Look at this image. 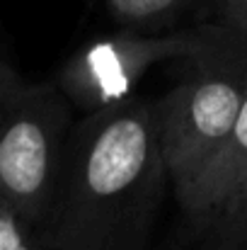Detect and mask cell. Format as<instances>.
I'll return each instance as SVG.
<instances>
[{"instance_id":"cell-1","label":"cell","mask_w":247,"mask_h":250,"mask_svg":"<svg viewBox=\"0 0 247 250\" xmlns=\"http://www.w3.org/2000/svg\"><path fill=\"white\" fill-rule=\"evenodd\" d=\"M167 182L151 102L131 95L85 112L37 236L49 250H148Z\"/></svg>"},{"instance_id":"cell-2","label":"cell","mask_w":247,"mask_h":250,"mask_svg":"<svg viewBox=\"0 0 247 250\" xmlns=\"http://www.w3.org/2000/svg\"><path fill=\"white\" fill-rule=\"evenodd\" d=\"M73 104L56 83H29L0 61V197L39 231L73 126Z\"/></svg>"},{"instance_id":"cell-3","label":"cell","mask_w":247,"mask_h":250,"mask_svg":"<svg viewBox=\"0 0 247 250\" xmlns=\"http://www.w3.org/2000/svg\"><path fill=\"white\" fill-rule=\"evenodd\" d=\"M153 104L165 170L179 197L230 134L247 95V63L228 46Z\"/></svg>"},{"instance_id":"cell-4","label":"cell","mask_w":247,"mask_h":250,"mask_svg":"<svg viewBox=\"0 0 247 250\" xmlns=\"http://www.w3.org/2000/svg\"><path fill=\"white\" fill-rule=\"evenodd\" d=\"M233 42L230 29H187L172 34L119 32L78 49L56 73L58 90L73 109L95 112L133 95L143 76L163 63L189 59L194 63L223 54Z\"/></svg>"},{"instance_id":"cell-5","label":"cell","mask_w":247,"mask_h":250,"mask_svg":"<svg viewBox=\"0 0 247 250\" xmlns=\"http://www.w3.org/2000/svg\"><path fill=\"white\" fill-rule=\"evenodd\" d=\"M247 192V95L238 119L191 185L177 197L196 224H211Z\"/></svg>"},{"instance_id":"cell-6","label":"cell","mask_w":247,"mask_h":250,"mask_svg":"<svg viewBox=\"0 0 247 250\" xmlns=\"http://www.w3.org/2000/svg\"><path fill=\"white\" fill-rule=\"evenodd\" d=\"M184 0H104L109 15L126 24V27H141L158 22L167 15H172Z\"/></svg>"},{"instance_id":"cell-7","label":"cell","mask_w":247,"mask_h":250,"mask_svg":"<svg viewBox=\"0 0 247 250\" xmlns=\"http://www.w3.org/2000/svg\"><path fill=\"white\" fill-rule=\"evenodd\" d=\"M0 250H49L17 211L0 197Z\"/></svg>"},{"instance_id":"cell-8","label":"cell","mask_w":247,"mask_h":250,"mask_svg":"<svg viewBox=\"0 0 247 250\" xmlns=\"http://www.w3.org/2000/svg\"><path fill=\"white\" fill-rule=\"evenodd\" d=\"M211 224L218 231V236L223 238V243H228V246H233L240 238H245L247 236V192L233 207H228L218 219H213Z\"/></svg>"},{"instance_id":"cell-9","label":"cell","mask_w":247,"mask_h":250,"mask_svg":"<svg viewBox=\"0 0 247 250\" xmlns=\"http://www.w3.org/2000/svg\"><path fill=\"white\" fill-rule=\"evenodd\" d=\"M223 27L238 32L247 24V0H218Z\"/></svg>"},{"instance_id":"cell-10","label":"cell","mask_w":247,"mask_h":250,"mask_svg":"<svg viewBox=\"0 0 247 250\" xmlns=\"http://www.w3.org/2000/svg\"><path fill=\"white\" fill-rule=\"evenodd\" d=\"M230 34H233V42H230L233 54H235L240 61L247 63V24L243 29H238V32H230Z\"/></svg>"},{"instance_id":"cell-11","label":"cell","mask_w":247,"mask_h":250,"mask_svg":"<svg viewBox=\"0 0 247 250\" xmlns=\"http://www.w3.org/2000/svg\"><path fill=\"white\" fill-rule=\"evenodd\" d=\"M148 250H177V248H148Z\"/></svg>"}]
</instances>
